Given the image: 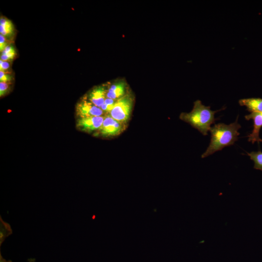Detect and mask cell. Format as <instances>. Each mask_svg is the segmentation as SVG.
<instances>
[{
    "instance_id": "obj_1",
    "label": "cell",
    "mask_w": 262,
    "mask_h": 262,
    "mask_svg": "<svg viewBox=\"0 0 262 262\" xmlns=\"http://www.w3.org/2000/svg\"><path fill=\"white\" fill-rule=\"evenodd\" d=\"M241 125L238 123V118L229 125L223 123L214 124L211 127L210 143L201 158H206L214 152L221 150L226 147L233 145L238 140L240 133L238 130Z\"/></svg>"
},
{
    "instance_id": "obj_3",
    "label": "cell",
    "mask_w": 262,
    "mask_h": 262,
    "mask_svg": "<svg viewBox=\"0 0 262 262\" xmlns=\"http://www.w3.org/2000/svg\"><path fill=\"white\" fill-rule=\"evenodd\" d=\"M134 98L131 93L116 100L115 106L110 112V115L115 120L126 123L130 118Z\"/></svg>"
},
{
    "instance_id": "obj_14",
    "label": "cell",
    "mask_w": 262,
    "mask_h": 262,
    "mask_svg": "<svg viewBox=\"0 0 262 262\" xmlns=\"http://www.w3.org/2000/svg\"><path fill=\"white\" fill-rule=\"evenodd\" d=\"M1 54L6 55L10 59V61H11L16 56V52L14 46L9 44L1 52Z\"/></svg>"
},
{
    "instance_id": "obj_16",
    "label": "cell",
    "mask_w": 262,
    "mask_h": 262,
    "mask_svg": "<svg viewBox=\"0 0 262 262\" xmlns=\"http://www.w3.org/2000/svg\"><path fill=\"white\" fill-rule=\"evenodd\" d=\"M9 83L0 82V96L2 97L5 95L9 90Z\"/></svg>"
},
{
    "instance_id": "obj_11",
    "label": "cell",
    "mask_w": 262,
    "mask_h": 262,
    "mask_svg": "<svg viewBox=\"0 0 262 262\" xmlns=\"http://www.w3.org/2000/svg\"><path fill=\"white\" fill-rule=\"evenodd\" d=\"M0 33L7 40L13 38L15 28L12 22L6 17H1L0 19Z\"/></svg>"
},
{
    "instance_id": "obj_4",
    "label": "cell",
    "mask_w": 262,
    "mask_h": 262,
    "mask_svg": "<svg viewBox=\"0 0 262 262\" xmlns=\"http://www.w3.org/2000/svg\"><path fill=\"white\" fill-rule=\"evenodd\" d=\"M123 123L114 119L110 115L104 116L101 134L104 136H112L119 134L123 130Z\"/></svg>"
},
{
    "instance_id": "obj_19",
    "label": "cell",
    "mask_w": 262,
    "mask_h": 262,
    "mask_svg": "<svg viewBox=\"0 0 262 262\" xmlns=\"http://www.w3.org/2000/svg\"><path fill=\"white\" fill-rule=\"evenodd\" d=\"M0 262H12L10 260H6L5 259H4L1 256V253H0Z\"/></svg>"
},
{
    "instance_id": "obj_15",
    "label": "cell",
    "mask_w": 262,
    "mask_h": 262,
    "mask_svg": "<svg viewBox=\"0 0 262 262\" xmlns=\"http://www.w3.org/2000/svg\"><path fill=\"white\" fill-rule=\"evenodd\" d=\"M13 76L7 72L0 71V82H9L13 80Z\"/></svg>"
},
{
    "instance_id": "obj_17",
    "label": "cell",
    "mask_w": 262,
    "mask_h": 262,
    "mask_svg": "<svg viewBox=\"0 0 262 262\" xmlns=\"http://www.w3.org/2000/svg\"><path fill=\"white\" fill-rule=\"evenodd\" d=\"M9 40H7L4 36L0 34V50L1 52L7 45L10 44Z\"/></svg>"
},
{
    "instance_id": "obj_9",
    "label": "cell",
    "mask_w": 262,
    "mask_h": 262,
    "mask_svg": "<svg viewBox=\"0 0 262 262\" xmlns=\"http://www.w3.org/2000/svg\"><path fill=\"white\" fill-rule=\"evenodd\" d=\"M106 86H98L93 88L88 95V100L95 106L100 108L106 98Z\"/></svg>"
},
{
    "instance_id": "obj_8",
    "label": "cell",
    "mask_w": 262,
    "mask_h": 262,
    "mask_svg": "<svg viewBox=\"0 0 262 262\" xmlns=\"http://www.w3.org/2000/svg\"><path fill=\"white\" fill-rule=\"evenodd\" d=\"M77 111L81 117L96 116H99L103 114V111L93 104L89 100H83L77 107Z\"/></svg>"
},
{
    "instance_id": "obj_13",
    "label": "cell",
    "mask_w": 262,
    "mask_h": 262,
    "mask_svg": "<svg viewBox=\"0 0 262 262\" xmlns=\"http://www.w3.org/2000/svg\"><path fill=\"white\" fill-rule=\"evenodd\" d=\"M247 155L254 163V168L262 171V152L261 151H252L247 153Z\"/></svg>"
},
{
    "instance_id": "obj_18",
    "label": "cell",
    "mask_w": 262,
    "mask_h": 262,
    "mask_svg": "<svg viewBox=\"0 0 262 262\" xmlns=\"http://www.w3.org/2000/svg\"><path fill=\"white\" fill-rule=\"evenodd\" d=\"M10 67V63L9 61H3L0 60V71L7 72Z\"/></svg>"
},
{
    "instance_id": "obj_5",
    "label": "cell",
    "mask_w": 262,
    "mask_h": 262,
    "mask_svg": "<svg viewBox=\"0 0 262 262\" xmlns=\"http://www.w3.org/2000/svg\"><path fill=\"white\" fill-rule=\"evenodd\" d=\"M246 120H253V129L249 135H248V141L254 144L255 142L259 143L262 142L260 137V131L262 127V113L252 112L250 114L245 115Z\"/></svg>"
},
{
    "instance_id": "obj_12",
    "label": "cell",
    "mask_w": 262,
    "mask_h": 262,
    "mask_svg": "<svg viewBox=\"0 0 262 262\" xmlns=\"http://www.w3.org/2000/svg\"><path fill=\"white\" fill-rule=\"evenodd\" d=\"M12 233L10 225L4 222L0 217V246L4 241L5 238Z\"/></svg>"
},
{
    "instance_id": "obj_10",
    "label": "cell",
    "mask_w": 262,
    "mask_h": 262,
    "mask_svg": "<svg viewBox=\"0 0 262 262\" xmlns=\"http://www.w3.org/2000/svg\"><path fill=\"white\" fill-rule=\"evenodd\" d=\"M240 105L245 106L249 112L262 113V98H251L241 99L239 100Z\"/></svg>"
},
{
    "instance_id": "obj_7",
    "label": "cell",
    "mask_w": 262,
    "mask_h": 262,
    "mask_svg": "<svg viewBox=\"0 0 262 262\" xmlns=\"http://www.w3.org/2000/svg\"><path fill=\"white\" fill-rule=\"evenodd\" d=\"M128 92L127 83L123 80H118L112 83L107 88L106 98L117 100Z\"/></svg>"
},
{
    "instance_id": "obj_2",
    "label": "cell",
    "mask_w": 262,
    "mask_h": 262,
    "mask_svg": "<svg viewBox=\"0 0 262 262\" xmlns=\"http://www.w3.org/2000/svg\"><path fill=\"white\" fill-rule=\"evenodd\" d=\"M220 110L221 109L212 111L210 106H206L200 100H196L194 103L192 110L188 113H182L180 118L190 124L203 135H207L211 125L216 120L215 114Z\"/></svg>"
},
{
    "instance_id": "obj_6",
    "label": "cell",
    "mask_w": 262,
    "mask_h": 262,
    "mask_svg": "<svg viewBox=\"0 0 262 262\" xmlns=\"http://www.w3.org/2000/svg\"><path fill=\"white\" fill-rule=\"evenodd\" d=\"M104 119V117L102 116L81 117L78 121L77 126L81 130L87 131L100 130Z\"/></svg>"
}]
</instances>
